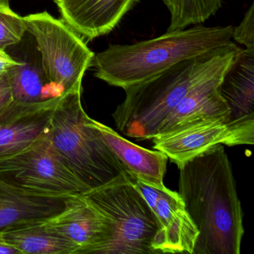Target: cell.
Returning <instances> with one entry per match:
<instances>
[{"label": "cell", "instance_id": "obj_20", "mask_svg": "<svg viewBox=\"0 0 254 254\" xmlns=\"http://www.w3.org/2000/svg\"><path fill=\"white\" fill-rule=\"evenodd\" d=\"M26 32L23 17L10 7L0 6V50L20 43Z\"/></svg>", "mask_w": 254, "mask_h": 254}, {"label": "cell", "instance_id": "obj_6", "mask_svg": "<svg viewBox=\"0 0 254 254\" xmlns=\"http://www.w3.org/2000/svg\"><path fill=\"white\" fill-rule=\"evenodd\" d=\"M0 185L38 197H65L88 190L56 152L49 132L22 151L0 157Z\"/></svg>", "mask_w": 254, "mask_h": 254}, {"label": "cell", "instance_id": "obj_8", "mask_svg": "<svg viewBox=\"0 0 254 254\" xmlns=\"http://www.w3.org/2000/svg\"><path fill=\"white\" fill-rule=\"evenodd\" d=\"M154 150L161 151L178 167L218 145H253L254 125H236L226 118L192 122L153 137Z\"/></svg>", "mask_w": 254, "mask_h": 254}, {"label": "cell", "instance_id": "obj_4", "mask_svg": "<svg viewBox=\"0 0 254 254\" xmlns=\"http://www.w3.org/2000/svg\"><path fill=\"white\" fill-rule=\"evenodd\" d=\"M81 96V92L62 95L52 116L49 137L66 166L90 190L126 172L91 124Z\"/></svg>", "mask_w": 254, "mask_h": 254}, {"label": "cell", "instance_id": "obj_7", "mask_svg": "<svg viewBox=\"0 0 254 254\" xmlns=\"http://www.w3.org/2000/svg\"><path fill=\"white\" fill-rule=\"evenodd\" d=\"M23 21L36 41L47 79L62 87L63 95L81 92L83 78L95 54L81 37L47 11L29 14Z\"/></svg>", "mask_w": 254, "mask_h": 254}, {"label": "cell", "instance_id": "obj_23", "mask_svg": "<svg viewBox=\"0 0 254 254\" xmlns=\"http://www.w3.org/2000/svg\"><path fill=\"white\" fill-rule=\"evenodd\" d=\"M21 61L15 60L11 58L5 50H0V72L7 71L11 66L20 64Z\"/></svg>", "mask_w": 254, "mask_h": 254}, {"label": "cell", "instance_id": "obj_9", "mask_svg": "<svg viewBox=\"0 0 254 254\" xmlns=\"http://www.w3.org/2000/svg\"><path fill=\"white\" fill-rule=\"evenodd\" d=\"M126 176L143 196L158 221L160 231L153 246L156 254H192L198 230L179 193L166 186L147 185L132 174L126 172Z\"/></svg>", "mask_w": 254, "mask_h": 254}, {"label": "cell", "instance_id": "obj_2", "mask_svg": "<svg viewBox=\"0 0 254 254\" xmlns=\"http://www.w3.org/2000/svg\"><path fill=\"white\" fill-rule=\"evenodd\" d=\"M233 26L206 27L198 24L130 45H111L95 55V76L126 90L183 61L233 44Z\"/></svg>", "mask_w": 254, "mask_h": 254}, {"label": "cell", "instance_id": "obj_14", "mask_svg": "<svg viewBox=\"0 0 254 254\" xmlns=\"http://www.w3.org/2000/svg\"><path fill=\"white\" fill-rule=\"evenodd\" d=\"M219 93L229 108V123L254 125V50L240 48L223 76Z\"/></svg>", "mask_w": 254, "mask_h": 254}, {"label": "cell", "instance_id": "obj_13", "mask_svg": "<svg viewBox=\"0 0 254 254\" xmlns=\"http://www.w3.org/2000/svg\"><path fill=\"white\" fill-rule=\"evenodd\" d=\"M136 1L54 0L64 21L90 41L110 33Z\"/></svg>", "mask_w": 254, "mask_h": 254}, {"label": "cell", "instance_id": "obj_15", "mask_svg": "<svg viewBox=\"0 0 254 254\" xmlns=\"http://www.w3.org/2000/svg\"><path fill=\"white\" fill-rule=\"evenodd\" d=\"M105 143L120 160L127 173L132 174L151 187H163L168 157L161 151H152L132 143L117 131L91 119Z\"/></svg>", "mask_w": 254, "mask_h": 254}, {"label": "cell", "instance_id": "obj_18", "mask_svg": "<svg viewBox=\"0 0 254 254\" xmlns=\"http://www.w3.org/2000/svg\"><path fill=\"white\" fill-rule=\"evenodd\" d=\"M13 100L21 103L35 104L45 102L63 95V90L53 86L46 76L41 66L21 61L20 64L6 71Z\"/></svg>", "mask_w": 254, "mask_h": 254}, {"label": "cell", "instance_id": "obj_19", "mask_svg": "<svg viewBox=\"0 0 254 254\" xmlns=\"http://www.w3.org/2000/svg\"><path fill=\"white\" fill-rule=\"evenodd\" d=\"M171 14L167 32L204 23L218 11L221 0H163Z\"/></svg>", "mask_w": 254, "mask_h": 254}, {"label": "cell", "instance_id": "obj_1", "mask_svg": "<svg viewBox=\"0 0 254 254\" xmlns=\"http://www.w3.org/2000/svg\"><path fill=\"white\" fill-rule=\"evenodd\" d=\"M178 169V193L198 230L192 254H240L243 210L224 145L207 150Z\"/></svg>", "mask_w": 254, "mask_h": 254}, {"label": "cell", "instance_id": "obj_5", "mask_svg": "<svg viewBox=\"0 0 254 254\" xmlns=\"http://www.w3.org/2000/svg\"><path fill=\"white\" fill-rule=\"evenodd\" d=\"M82 194L112 221V239L99 254H156L153 246L160 231L158 221L126 173Z\"/></svg>", "mask_w": 254, "mask_h": 254}, {"label": "cell", "instance_id": "obj_17", "mask_svg": "<svg viewBox=\"0 0 254 254\" xmlns=\"http://www.w3.org/2000/svg\"><path fill=\"white\" fill-rule=\"evenodd\" d=\"M7 243L20 254H77L78 247L49 228L44 221L15 227L2 233Z\"/></svg>", "mask_w": 254, "mask_h": 254}, {"label": "cell", "instance_id": "obj_11", "mask_svg": "<svg viewBox=\"0 0 254 254\" xmlns=\"http://www.w3.org/2000/svg\"><path fill=\"white\" fill-rule=\"evenodd\" d=\"M62 96L35 104L13 100L0 111V157L19 152L47 134Z\"/></svg>", "mask_w": 254, "mask_h": 254}, {"label": "cell", "instance_id": "obj_21", "mask_svg": "<svg viewBox=\"0 0 254 254\" xmlns=\"http://www.w3.org/2000/svg\"><path fill=\"white\" fill-rule=\"evenodd\" d=\"M233 39L245 46V49L254 50V4L245 14L242 23L233 28Z\"/></svg>", "mask_w": 254, "mask_h": 254}, {"label": "cell", "instance_id": "obj_16", "mask_svg": "<svg viewBox=\"0 0 254 254\" xmlns=\"http://www.w3.org/2000/svg\"><path fill=\"white\" fill-rule=\"evenodd\" d=\"M68 197L29 195L0 185V232L51 218Z\"/></svg>", "mask_w": 254, "mask_h": 254}, {"label": "cell", "instance_id": "obj_12", "mask_svg": "<svg viewBox=\"0 0 254 254\" xmlns=\"http://www.w3.org/2000/svg\"><path fill=\"white\" fill-rule=\"evenodd\" d=\"M236 57L223 64L194 84L163 120L156 136L204 119L226 118L229 121V108L220 95L219 87L223 76Z\"/></svg>", "mask_w": 254, "mask_h": 254}, {"label": "cell", "instance_id": "obj_10", "mask_svg": "<svg viewBox=\"0 0 254 254\" xmlns=\"http://www.w3.org/2000/svg\"><path fill=\"white\" fill-rule=\"evenodd\" d=\"M45 224L75 244L77 254H99L114 235L111 218L82 194L69 195L63 209L45 220Z\"/></svg>", "mask_w": 254, "mask_h": 254}, {"label": "cell", "instance_id": "obj_25", "mask_svg": "<svg viewBox=\"0 0 254 254\" xmlns=\"http://www.w3.org/2000/svg\"><path fill=\"white\" fill-rule=\"evenodd\" d=\"M0 6L9 7V0H0Z\"/></svg>", "mask_w": 254, "mask_h": 254}, {"label": "cell", "instance_id": "obj_22", "mask_svg": "<svg viewBox=\"0 0 254 254\" xmlns=\"http://www.w3.org/2000/svg\"><path fill=\"white\" fill-rule=\"evenodd\" d=\"M13 101L11 87L6 71L0 72V111Z\"/></svg>", "mask_w": 254, "mask_h": 254}, {"label": "cell", "instance_id": "obj_24", "mask_svg": "<svg viewBox=\"0 0 254 254\" xmlns=\"http://www.w3.org/2000/svg\"><path fill=\"white\" fill-rule=\"evenodd\" d=\"M3 232H0V254H20V251L5 242Z\"/></svg>", "mask_w": 254, "mask_h": 254}, {"label": "cell", "instance_id": "obj_3", "mask_svg": "<svg viewBox=\"0 0 254 254\" xmlns=\"http://www.w3.org/2000/svg\"><path fill=\"white\" fill-rule=\"evenodd\" d=\"M236 44L177 64L147 81L126 89L125 100L113 114L116 126L133 139H151L163 120L191 87L225 62L236 57Z\"/></svg>", "mask_w": 254, "mask_h": 254}]
</instances>
